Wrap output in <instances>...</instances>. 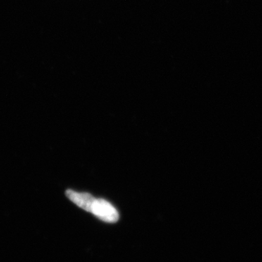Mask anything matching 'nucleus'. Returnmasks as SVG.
Returning a JSON list of instances; mask_svg holds the SVG:
<instances>
[{
	"label": "nucleus",
	"instance_id": "obj_2",
	"mask_svg": "<svg viewBox=\"0 0 262 262\" xmlns=\"http://www.w3.org/2000/svg\"><path fill=\"white\" fill-rule=\"evenodd\" d=\"M70 200L85 211L91 212V207L95 198L88 193H78L75 191L67 190L66 193Z\"/></svg>",
	"mask_w": 262,
	"mask_h": 262
},
{
	"label": "nucleus",
	"instance_id": "obj_1",
	"mask_svg": "<svg viewBox=\"0 0 262 262\" xmlns=\"http://www.w3.org/2000/svg\"><path fill=\"white\" fill-rule=\"evenodd\" d=\"M91 213H94L100 220L110 223H115L119 220V213L115 207L103 199L98 200L95 198L91 207Z\"/></svg>",
	"mask_w": 262,
	"mask_h": 262
}]
</instances>
